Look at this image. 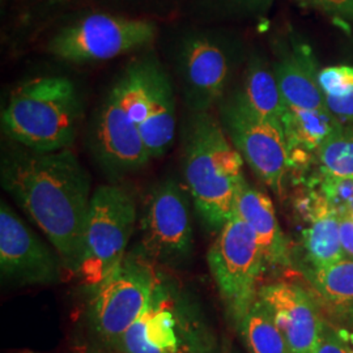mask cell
<instances>
[{
	"label": "cell",
	"mask_w": 353,
	"mask_h": 353,
	"mask_svg": "<svg viewBox=\"0 0 353 353\" xmlns=\"http://www.w3.org/2000/svg\"><path fill=\"white\" fill-rule=\"evenodd\" d=\"M299 211L307 221L303 245L312 268H325L345 259L341 248V216L322 194L310 192L300 201Z\"/></svg>",
	"instance_id": "cell-18"
},
{
	"label": "cell",
	"mask_w": 353,
	"mask_h": 353,
	"mask_svg": "<svg viewBox=\"0 0 353 353\" xmlns=\"http://www.w3.org/2000/svg\"><path fill=\"white\" fill-rule=\"evenodd\" d=\"M156 33V26L147 20L93 13L59 30L50 51L71 63L102 62L150 45Z\"/></svg>",
	"instance_id": "cell-9"
},
{
	"label": "cell",
	"mask_w": 353,
	"mask_h": 353,
	"mask_svg": "<svg viewBox=\"0 0 353 353\" xmlns=\"http://www.w3.org/2000/svg\"><path fill=\"white\" fill-rule=\"evenodd\" d=\"M205 353H233L230 351V348L228 347L227 343H223L221 345H219L217 343L214 344L211 350H208Z\"/></svg>",
	"instance_id": "cell-30"
},
{
	"label": "cell",
	"mask_w": 353,
	"mask_h": 353,
	"mask_svg": "<svg viewBox=\"0 0 353 353\" xmlns=\"http://www.w3.org/2000/svg\"><path fill=\"white\" fill-rule=\"evenodd\" d=\"M147 77V110L140 135L151 159L165 154L176 135V99L172 81L154 59H144Z\"/></svg>",
	"instance_id": "cell-16"
},
{
	"label": "cell",
	"mask_w": 353,
	"mask_h": 353,
	"mask_svg": "<svg viewBox=\"0 0 353 353\" xmlns=\"http://www.w3.org/2000/svg\"><path fill=\"white\" fill-rule=\"evenodd\" d=\"M214 344L189 294L160 276L148 307L112 352L205 353Z\"/></svg>",
	"instance_id": "cell-4"
},
{
	"label": "cell",
	"mask_w": 353,
	"mask_h": 353,
	"mask_svg": "<svg viewBox=\"0 0 353 353\" xmlns=\"http://www.w3.org/2000/svg\"><path fill=\"white\" fill-rule=\"evenodd\" d=\"M321 194L328 204L341 214V210L353 198V179L323 176L321 179Z\"/></svg>",
	"instance_id": "cell-25"
},
{
	"label": "cell",
	"mask_w": 353,
	"mask_h": 353,
	"mask_svg": "<svg viewBox=\"0 0 353 353\" xmlns=\"http://www.w3.org/2000/svg\"><path fill=\"white\" fill-rule=\"evenodd\" d=\"M258 299L270 310L290 353H314L325 318L316 297L301 285L275 283L259 288Z\"/></svg>",
	"instance_id": "cell-14"
},
{
	"label": "cell",
	"mask_w": 353,
	"mask_h": 353,
	"mask_svg": "<svg viewBox=\"0 0 353 353\" xmlns=\"http://www.w3.org/2000/svg\"><path fill=\"white\" fill-rule=\"evenodd\" d=\"M249 353H290L270 310L259 299L237 330Z\"/></svg>",
	"instance_id": "cell-22"
},
{
	"label": "cell",
	"mask_w": 353,
	"mask_h": 353,
	"mask_svg": "<svg viewBox=\"0 0 353 353\" xmlns=\"http://www.w3.org/2000/svg\"><path fill=\"white\" fill-rule=\"evenodd\" d=\"M137 204L126 189L102 185L93 191L77 276L89 292L122 265L137 224Z\"/></svg>",
	"instance_id": "cell-5"
},
{
	"label": "cell",
	"mask_w": 353,
	"mask_h": 353,
	"mask_svg": "<svg viewBox=\"0 0 353 353\" xmlns=\"http://www.w3.org/2000/svg\"><path fill=\"white\" fill-rule=\"evenodd\" d=\"M318 84L328 112L341 125H353V65L322 68Z\"/></svg>",
	"instance_id": "cell-23"
},
{
	"label": "cell",
	"mask_w": 353,
	"mask_h": 353,
	"mask_svg": "<svg viewBox=\"0 0 353 353\" xmlns=\"http://www.w3.org/2000/svg\"><path fill=\"white\" fill-rule=\"evenodd\" d=\"M151 262L143 255H127L122 265L92 292L88 327L93 339L112 352L151 303L159 283Z\"/></svg>",
	"instance_id": "cell-7"
},
{
	"label": "cell",
	"mask_w": 353,
	"mask_h": 353,
	"mask_svg": "<svg viewBox=\"0 0 353 353\" xmlns=\"http://www.w3.org/2000/svg\"><path fill=\"white\" fill-rule=\"evenodd\" d=\"M351 350H352V353H353V348H351Z\"/></svg>",
	"instance_id": "cell-31"
},
{
	"label": "cell",
	"mask_w": 353,
	"mask_h": 353,
	"mask_svg": "<svg viewBox=\"0 0 353 353\" xmlns=\"http://www.w3.org/2000/svg\"><path fill=\"white\" fill-rule=\"evenodd\" d=\"M83 118L74 83L63 76H41L14 89L1 113L4 134L29 151L70 148Z\"/></svg>",
	"instance_id": "cell-3"
},
{
	"label": "cell",
	"mask_w": 353,
	"mask_h": 353,
	"mask_svg": "<svg viewBox=\"0 0 353 353\" xmlns=\"http://www.w3.org/2000/svg\"><path fill=\"white\" fill-rule=\"evenodd\" d=\"M233 214L252 229L265 255V263L290 267V243L279 224L275 207L265 192L255 189L246 179L237 191Z\"/></svg>",
	"instance_id": "cell-17"
},
{
	"label": "cell",
	"mask_w": 353,
	"mask_h": 353,
	"mask_svg": "<svg viewBox=\"0 0 353 353\" xmlns=\"http://www.w3.org/2000/svg\"><path fill=\"white\" fill-rule=\"evenodd\" d=\"M281 125L290 148L292 168L300 156L314 153L326 140L338 131L341 122L328 110H299L285 106Z\"/></svg>",
	"instance_id": "cell-20"
},
{
	"label": "cell",
	"mask_w": 353,
	"mask_h": 353,
	"mask_svg": "<svg viewBox=\"0 0 353 353\" xmlns=\"http://www.w3.org/2000/svg\"><path fill=\"white\" fill-rule=\"evenodd\" d=\"M344 23H353V0H300Z\"/></svg>",
	"instance_id": "cell-27"
},
{
	"label": "cell",
	"mask_w": 353,
	"mask_h": 353,
	"mask_svg": "<svg viewBox=\"0 0 353 353\" xmlns=\"http://www.w3.org/2000/svg\"><path fill=\"white\" fill-rule=\"evenodd\" d=\"M229 3L245 12L259 13L267 11L272 0H229Z\"/></svg>",
	"instance_id": "cell-29"
},
{
	"label": "cell",
	"mask_w": 353,
	"mask_h": 353,
	"mask_svg": "<svg viewBox=\"0 0 353 353\" xmlns=\"http://www.w3.org/2000/svg\"><path fill=\"white\" fill-rule=\"evenodd\" d=\"M341 241L345 259L353 261V220L341 217Z\"/></svg>",
	"instance_id": "cell-28"
},
{
	"label": "cell",
	"mask_w": 353,
	"mask_h": 353,
	"mask_svg": "<svg viewBox=\"0 0 353 353\" xmlns=\"http://www.w3.org/2000/svg\"><path fill=\"white\" fill-rule=\"evenodd\" d=\"M285 106L299 110H327L318 84L319 68L310 46L290 39L272 67Z\"/></svg>",
	"instance_id": "cell-15"
},
{
	"label": "cell",
	"mask_w": 353,
	"mask_h": 353,
	"mask_svg": "<svg viewBox=\"0 0 353 353\" xmlns=\"http://www.w3.org/2000/svg\"><path fill=\"white\" fill-rule=\"evenodd\" d=\"M306 275L328 322L353 328V261L343 259L325 268H310Z\"/></svg>",
	"instance_id": "cell-19"
},
{
	"label": "cell",
	"mask_w": 353,
	"mask_h": 353,
	"mask_svg": "<svg viewBox=\"0 0 353 353\" xmlns=\"http://www.w3.org/2000/svg\"><path fill=\"white\" fill-rule=\"evenodd\" d=\"M141 255L172 268L186 265L194 250V232L186 192L174 179L152 189L141 219Z\"/></svg>",
	"instance_id": "cell-10"
},
{
	"label": "cell",
	"mask_w": 353,
	"mask_h": 353,
	"mask_svg": "<svg viewBox=\"0 0 353 353\" xmlns=\"http://www.w3.org/2000/svg\"><path fill=\"white\" fill-rule=\"evenodd\" d=\"M1 186L43 232L64 270L77 275L93 192L75 153L13 152L1 161Z\"/></svg>",
	"instance_id": "cell-1"
},
{
	"label": "cell",
	"mask_w": 353,
	"mask_h": 353,
	"mask_svg": "<svg viewBox=\"0 0 353 353\" xmlns=\"http://www.w3.org/2000/svg\"><path fill=\"white\" fill-rule=\"evenodd\" d=\"M92 145L102 166L113 174L139 170L151 160L139 127L113 89L96 117Z\"/></svg>",
	"instance_id": "cell-13"
},
{
	"label": "cell",
	"mask_w": 353,
	"mask_h": 353,
	"mask_svg": "<svg viewBox=\"0 0 353 353\" xmlns=\"http://www.w3.org/2000/svg\"><path fill=\"white\" fill-rule=\"evenodd\" d=\"M240 93L254 113L268 121L281 123L285 102L283 100L274 70H271L261 57L254 55L249 61L245 72L243 89Z\"/></svg>",
	"instance_id": "cell-21"
},
{
	"label": "cell",
	"mask_w": 353,
	"mask_h": 353,
	"mask_svg": "<svg viewBox=\"0 0 353 353\" xmlns=\"http://www.w3.org/2000/svg\"><path fill=\"white\" fill-rule=\"evenodd\" d=\"M232 63L225 43L217 38L194 34L182 42L178 65L194 113L208 112L220 100L232 74Z\"/></svg>",
	"instance_id": "cell-12"
},
{
	"label": "cell",
	"mask_w": 353,
	"mask_h": 353,
	"mask_svg": "<svg viewBox=\"0 0 353 353\" xmlns=\"http://www.w3.org/2000/svg\"><path fill=\"white\" fill-rule=\"evenodd\" d=\"M63 263L37 234L13 212L0 204V274L3 281L17 285H49L61 280Z\"/></svg>",
	"instance_id": "cell-11"
},
{
	"label": "cell",
	"mask_w": 353,
	"mask_h": 353,
	"mask_svg": "<svg viewBox=\"0 0 353 353\" xmlns=\"http://www.w3.org/2000/svg\"><path fill=\"white\" fill-rule=\"evenodd\" d=\"M314 353H352L341 331L325 318Z\"/></svg>",
	"instance_id": "cell-26"
},
{
	"label": "cell",
	"mask_w": 353,
	"mask_h": 353,
	"mask_svg": "<svg viewBox=\"0 0 353 353\" xmlns=\"http://www.w3.org/2000/svg\"><path fill=\"white\" fill-rule=\"evenodd\" d=\"M322 176L353 179V128L343 126L316 152Z\"/></svg>",
	"instance_id": "cell-24"
},
{
	"label": "cell",
	"mask_w": 353,
	"mask_h": 353,
	"mask_svg": "<svg viewBox=\"0 0 353 353\" xmlns=\"http://www.w3.org/2000/svg\"><path fill=\"white\" fill-rule=\"evenodd\" d=\"M183 174L190 198L205 228L217 233L233 216V205L245 181L243 159L208 112L190 119Z\"/></svg>",
	"instance_id": "cell-2"
},
{
	"label": "cell",
	"mask_w": 353,
	"mask_h": 353,
	"mask_svg": "<svg viewBox=\"0 0 353 353\" xmlns=\"http://www.w3.org/2000/svg\"><path fill=\"white\" fill-rule=\"evenodd\" d=\"M221 119L228 138L254 174L283 196L292 169L283 125L254 113L240 92L221 106Z\"/></svg>",
	"instance_id": "cell-8"
},
{
	"label": "cell",
	"mask_w": 353,
	"mask_h": 353,
	"mask_svg": "<svg viewBox=\"0 0 353 353\" xmlns=\"http://www.w3.org/2000/svg\"><path fill=\"white\" fill-rule=\"evenodd\" d=\"M229 323L236 331L258 300V281L263 272V252L248 227L236 214L228 220L207 252Z\"/></svg>",
	"instance_id": "cell-6"
}]
</instances>
